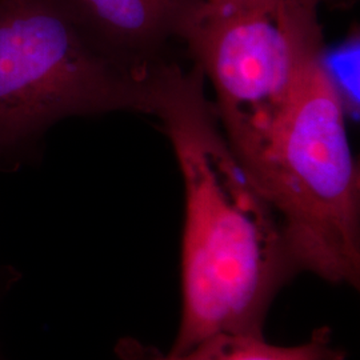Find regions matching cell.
I'll use <instances>...</instances> for the list:
<instances>
[{
	"label": "cell",
	"mask_w": 360,
	"mask_h": 360,
	"mask_svg": "<svg viewBox=\"0 0 360 360\" xmlns=\"http://www.w3.org/2000/svg\"><path fill=\"white\" fill-rule=\"evenodd\" d=\"M358 35L347 40L335 55L328 56L323 50V65L339 92L346 110H355V104L358 105Z\"/></svg>",
	"instance_id": "obj_7"
},
{
	"label": "cell",
	"mask_w": 360,
	"mask_h": 360,
	"mask_svg": "<svg viewBox=\"0 0 360 360\" xmlns=\"http://www.w3.org/2000/svg\"><path fill=\"white\" fill-rule=\"evenodd\" d=\"M316 0H203L180 38L210 79L220 127L257 184L274 138L321 58Z\"/></svg>",
	"instance_id": "obj_2"
},
{
	"label": "cell",
	"mask_w": 360,
	"mask_h": 360,
	"mask_svg": "<svg viewBox=\"0 0 360 360\" xmlns=\"http://www.w3.org/2000/svg\"><path fill=\"white\" fill-rule=\"evenodd\" d=\"M257 187L281 226L296 274L359 285V171L346 107L322 55L284 116Z\"/></svg>",
	"instance_id": "obj_4"
},
{
	"label": "cell",
	"mask_w": 360,
	"mask_h": 360,
	"mask_svg": "<svg viewBox=\"0 0 360 360\" xmlns=\"http://www.w3.org/2000/svg\"><path fill=\"white\" fill-rule=\"evenodd\" d=\"M154 68H131L101 50L67 0H0V169L32 162L65 117L150 114Z\"/></svg>",
	"instance_id": "obj_3"
},
{
	"label": "cell",
	"mask_w": 360,
	"mask_h": 360,
	"mask_svg": "<svg viewBox=\"0 0 360 360\" xmlns=\"http://www.w3.org/2000/svg\"><path fill=\"white\" fill-rule=\"evenodd\" d=\"M316 1H318V3H322L323 0H316Z\"/></svg>",
	"instance_id": "obj_8"
},
{
	"label": "cell",
	"mask_w": 360,
	"mask_h": 360,
	"mask_svg": "<svg viewBox=\"0 0 360 360\" xmlns=\"http://www.w3.org/2000/svg\"><path fill=\"white\" fill-rule=\"evenodd\" d=\"M151 360H345L328 328L316 330L307 342L283 347L263 335H218L178 354Z\"/></svg>",
	"instance_id": "obj_6"
},
{
	"label": "cell",
	"mask_w": 360,
	"mask_h": 360,
	"mask_svg": "<svg viewBox=\"0 0 360 360\" xmlns=\"http://www.w3.org/2000/svg\"><path fill=\"white\" fill-rule=\"evenodd\" d=\"M184 183L181 319L171 354L218 335H263L274 297L296 271L281 226L233 153L196 65H158L151 111Z\"/></svg>",
	"instance_id": "obj_1"
},
{
	"label": "cell",
	"mask_w": 360,
	"mask_h": 360,
	"mask_svg": "<svg viewBox=\"0 0 360 360\" xmlns=\"http://www.w3.org/2000/svg\"><path fill=\"white\" fill-rule=\"evenodd\" d=\"M203 0H67L79 26L105 53L150 71L155 52L179 37Z\"/></svg>",
	"instance_id": "obj_5"
}]
</instances>
